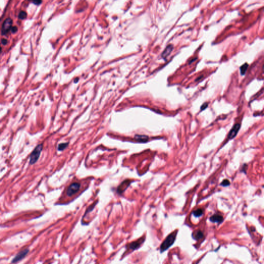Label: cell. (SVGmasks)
<instances>
[{
	"mask_svg": "<svg viewBox=\"0 0 264 264\" xmlns=\"http://www.w3.org/2000/svg\"><path fill=\"white\" fill-rule=\"evenodd\" d=\"M43 149V144L37 145L34 150L33 151L30 156V164L31 165L35 164L38 160L40 154Z\"/></svg>",
	"mask_w": 264,
	"mask_h": 264,
	"instance_id": "1",
	"label": "cell"
},
{
	"mask_svg": "<svg viewBox=\"0 0 264 264\" xmlns=\"http://www.w3.org/2000/svg\"><path fill=\"white\" fill-rule=\"evenodd\" d=\"M176 237V232L173 233L169 235L164 242L163 243L162 245L160 246V251L164 252L165 250H167L168 248H169L174 243L175 239Z\"/></svg>",
	"mask_w": 264,
	"mask_h": 264,
	"instance_id": "2",
	"label": "cell"
},
{
	"mask_svg": "<svg viewBox=\"0 0 264 264\" xmlns=\"http://www.w3.org/2000/svg\"><path fill=\"white\" fill-rule=\"evenodd\" d=\"M81 184L77 182L71 184L67 189L66 194L68 197H72L80 189Z\"/></svg>",
	"mask_w": 264,
	"mask_h": 264,
	"instance_id": "3",
	"label": "cell"
},
{
	"mask_svg": "<svg viewBox=\"0 0 264 264\" xmlns=\"http://www.w3.org/2000/svg\"><path fill=\"white\" fill-rule=\"evenodd\" d=\"M12 25H13V20L11 18H8L5 19V20L4 21L2 27V30H1V34L2 35H6L12 28Z\"/></svg>",
	"mask_w": 264,
	"mask_h": 264,
	"instance_id": "4",
	"label": "cell"
},
{
	"mask_svg": "<svg viewBox=\"0 0 264 264\" xmlns=\"http://www.w3.org/2000/svg\"><path fill=\"white\" fill-rule=\"evenodd\" d=\"M28 252H29V250L27 249H26L25 250H23V251H20L18 254H17V255L13 259L12 262L16 263L19 261L22 260L23 258H24L25 257V256L28 254Z\"/></svg>",
	"mask_w": 264,
	"mask_h": 264,
	"instance_id": "5",
	"label": "cell"
},
{
	"mask_svg": "<svg viewBox=\"0 0 264 264\" xmlns=\"http://www.w3.org/2000/svg\"><path fill=\"white\" fill-rule=\"evenodd\" d=\"M240 128V125L239 124L237 123V124H236L235 125H234L228 134V138L233 139V138L235 137L236 136L237 134L238 133Z\"/></svg>",
	"mask_w": 264,
	"mask_h": 264,
	"instance_id": "6",
	"label": "cell"
},
{
	"mask_svg": "<svg viewBox=\"0 0 264 264\" xmlns=\"http://www.w3.org/2000/svg\"><path fill=\"white\" fill-rule=\"evenodd\" d=\"M173 49V46L172 44L168 45L166 47V48H165L164 52L162 53V57L163 58H166L172 52Z\"/></svg>",
	"mask_w": 264,
	"mask_h": 264,
	"instance_id": "7",
	"label": "cell"
},
{
	"mask_svg": "<svg viewBox=\"0 0 264 264\" xmlns=\"http://www.w3.org/2000/svg\"><path fill=\"white\" fill-rule=\"evenodd\" d=\"M134 139L138 142H145L149 140V137L145 135H136L135 136Z\"/></svg>",
	"mask_w": 264,
	"mask_h": 264,
	"instance_id": "8",
	"label": "cell"
},
{
	"mask_svg": "<svg viewBox=\"0 0 264 264\" xmlns=\"http://www.w3.org/2000/svg\"><path fill=\"white\" fill-rule=\"evenodd\" d=\"M210 220L213 222H217V223H220L223 220V217L222 216L216 214L213 216H212L210 218Z\"/></svg>",
	"mask_w": 264,
	"mask_h": 264,
	"instance_id": "9",
	"label": "cell"
},
{
	"mask_svg": "<svg viewBox=\"0 0 264 264\" xmlns=\"http://www.w3.org/2000/svg\"><path fill=\"white\" fill-rule=\"evenodd\" d=\"M141 240H139L135 241V242H134L131 243L129 245V248L130 249H132V250H136V249L138 248V247L140 246V244L142 243V242H140Z\"/></svg>",
	"mask_w": 264,
	"mask_h": 264,
	"instance_id": "10",
	"label": "cell"
},
{
	"mask_svg": "<svg viewBox=\"0 0 264 264\" xmlns=\"http://www.w3.org/2000/svg\"><path fill=\"white\" fill-rule=\"evenodd\" d=\"M203 237V234L200 231H197V232H194V235H193V238H194L196 240L200 239L202 238Z\"/></svg>",
	"mask_w": 264,
	"mask_h": 264,
	"instance_id": "11",
	"label": "cell"
},
{
	"mask_svg": "<svg viewBox=\"0 0 264 264\" xmlns=\"http://www.w3.org/2000/svg\"><path fill=\"white\" fill-rule=\"evenodd\" d=\"M248 64L247 63H245L244 64V65H243L240 68V73L242 75H244L245 74L246 71H247V70L248 68Z\"/></svg>",
	"mask_w": 264,
	"mask_h": 264,
	"instance_id": "12",
	"label": "cell"
},
{
	"mask_svg": "<svg viewBox=\"0 0 264 264\" xmlns=\"http://www.w3.org/2000/svg\"><path fill=\"white\" fill-rule=\"evenodd\" d=\"M68 143H60L59 145H58V150L59 151H63L64 150V149H65L66 148L67 145H68Z\"/></svg>",
	"mask_w": 264,
	"mask_h": 264,
	"instance_id": "13",
	"label": "cell"
},
{
	"mask_svg": "<svg viewBox=\"0 0 264 264\" xmlns=\"http://www.w3.org/2000/svg\"><path fill=\"white\" fill-rule=\"evenodd\" d=\"M203 210L201 209H198L193 212V214L195 217H200L203 214Z\"/></svg>",
	"mask_w": 264,
	"mask_h": 264,
	"instance_id": "14",
	"label": "cell"
},
{
	"mask_svg": "<svg viewBox=\"0 0 264 264\" xmlns=\"http://www.w3.org/2000/svg\"><path fill=\"white\" fill-rule=\"evenodd\" d=\"M18 17L21 20H24L27 17V13L25 12H24V11H21L19 14V16H18Z\"/></svg>",
	"mask_w": 264,
	"mask_h": 264,
	"instance_id": "15",
	"label": "cell"
},
{
	"mask_svg": "<svg viewBox=\"0 0 264 264\" xmlns=\"http://www.w3.org/2000/svg\"><path fill=\"white\" fill-rule=\"evenodd\" d=\"M229 185H230V182L228 180H225L223 181V182L221 183V185H222L224 187L228 186Z\"/></svg>",
	"mask_w": 264,
	"mask_h": 264,
	"instance_id": "16",
	"label": "cell"
},
{
	"mask_svg": "<svg viewBox=\"0 0 264 264\" xmlns=\"http://www.w3.org/2000/svg\"><path fill=\"white\" fill-rule=\"evenodd\" d=\"M11 31L13 33L15 34L18 31V28L17 26H13L11 29Z\"/></svg>",
	"mask_w": 264,
	"mask_h": 264,
	"instance_id": "17",
	"label": "cell"
},
{
	"mask_svg": "<svg viewBox=\"0 0 264 264\" xmlns=\"http://www.w3.org/2000/svg\"><path fill=\"white\" fill-rule=\"evenodd\" d=\"M208 106V104L207 103H204L201 107V110H204L205 108H206Z\"/></svg>",
	"mask_w": 264,
	"mask_h": 264,
	"instance_id": "18",
	"label": "cell"
},
{
	"mask_svg": "<svg viewBox=\"0 0 264 264\" xmlns=\"http://www.w3.org/2000/svg\"><path fill=\"white\" fill-rule=\"evenodd\" d=\"M41 3H42V1H35L33 2V3H34L35 5H39Z\"/></svg>",
	"mask_w": 264,
	"mask_h": 264,
	"instance_id": "19",
	"label": "cell"
},
{
	"mask_svg": "<svg viewBox=\"0 0 264 264\" xmlns=\"http://www.w3.org/2000/svg\"><path fill=\"white\" fill-rule=\"evenodd\" d=\"M1 42H2V43L3 44V45H6L8 43V41L7 40H6V39H2V40H1Z\"/></svg>",
	"mask_w": 264,
	"mask_h": 264,
	"instance_id": "20",
	"label": "cell"
},
{
	"mask_svg": "<svg viewBox=\"0 0 264 264\" xmlns=\"http://www.w3.org/2000/svg\"><path fill=\"white\" fill-rule=\"evenodd\" d=\"M202 77H203V76H200V77H199V78H197V79H196V81H198V80H199V79H201V78H202Z\"/></svg>",
	"mask_w": 264,
	"mask_h": 264,
	"instance_id": "21",
	"label": "cell"
},
{
	"mask_svg": "<svg viewBox=\"0 0 264 264\" xmlns=\"http://www.w3.org/2000/svg\"><path fill=\"white\" fill-rule=\"evenodd\" d=\"M1 50H2V48H1V46H0V52H1Z\"/></svg>",
	"mask_w": 264,
	"mask_h": 264,
	"instance_id": "22",
	"label": "cell"
}]
</instances>
